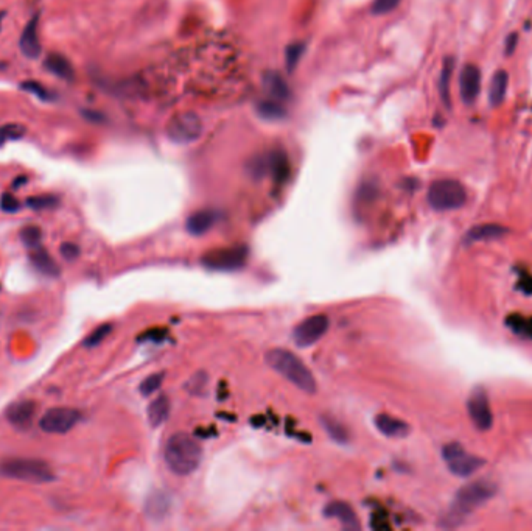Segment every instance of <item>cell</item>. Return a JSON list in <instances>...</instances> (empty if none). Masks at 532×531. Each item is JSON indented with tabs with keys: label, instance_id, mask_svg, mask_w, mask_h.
<instances>
[{
	"label": "cell",
	"instance_id": "cell-1",
	"mask_svg": "<svg viewBox=\"0 0 532 531\" xmlns=\"http://www.w3.org/2000/svg\"><path fill=\"white\" fill-rule=\"evenodd\" d=\"M265 360L268 365L279 373L282 378H285L288 382H292L294 386H298L307 394H314L318 390L316 380L308 369L304 362L298 355L287 349H271L266 352Z\"/></svg>",
	"mask_w": 532,
	"mask_h": 531
},
{
	"label": "cell",
	"instance_id": "cell-2",
	"mask_svg": "<svg viewBox=\"0 0 532 531\" xmlns=\"http://www.w3.org/2000/svg\"><path fill=\"white\" fill-rule=\"evenodd\" d=\"M164 458L171 472L176 475H189L200 466L202 449L193 436L187 434H175L165 444Z\"/></svg>",
	"mask_w": 532,
	"mask_h": 531
},
{
	"label": "cell",
	"instance_id": "cell-3",
	"mask_svg": "<svg viewBox=\"0 0 532 531\" xmlns=\"http://www.w3.org/2000/svg\"><path fill=\"white\" fill-rule=\"evenodd\" d=\"M495 494H497V486L488 480H476L467 483L456 492L453 503H451L450 517L462 519L487 503Z\"/></svg>",
	"mask_w": 532,
	"mask_h": 531
},
{
	"label": "cell",
	"instance_id": "cell-4",
	"mask_svg": "<svg viewBox=\"0 0 532 531\" xmlns=\"http://www.w3.org/2000/svg\"><path fill=\"white\" fill-rule=\"evenodd\" d=\"M0 475L7 478L28 481V483H48L55 478L50 466L42 460L10 458L0 463Z\"/></svg>",
	"mask_w": 532,
	"mask_h": 531
},
{
	"label": "cell",
	"instance_id": "cell-5",
	"mask_svg": "<svg viewBox=\"0 0 532 531\" xmlns=\"http://www.w3.org/2000/svg\"><path fill=\"white\" fill-rule=\"evenodd\" d=\"M426 198L435 211H455L466 205L467 192L459 181L439 180L431 184Z\"/></svg>",
	"mask_w": 532,
	"mask_h": 531
},
{
	"label": "cell",
	"instance_id": "cell-6",
	"mask_svg": "<svg viewBox=\"0 0 532 531\" xmlns=\"http://www.w3.org/2000/svg\"><path fill=\"white\" fill-rule=\"evenodd\" d=\"M442 458L447 463L448 471L455 474L456 477L462 478L470 477V475L475 474L484 465V460H481L479 456L467 454L466 449L457 442L447 444V446L442 449Z\"/></svg>",
	"mask_w": 532,
	"mask_h": 531
},
{
	"label": "cell",
	"instance_id": "cell-7",
	"mask_svg": "<svg viewBox=\"0 0 532 531\" xmlns=\"http://www.w3.org/2000/svg\"><path fill=\"white\" fill-rule=\"evenodd\" d=\"M247 259V250L245 246H231V248H220L209 251L202 257V263L210 270L232 271L245 265Z\"/></svg>",
	"mask_w": 532,
	"mask_h": 531
},
{
	"label": "cell",
	"instance_id": "cell-8",
	"mask_svg": "<svg viewBox=\"0 0 532 531\" xmlns=\"http://www.w3.org/2000/svg\"><path fill=\"white\" fill-rule=\"evenodd\" d=\"M327 330H329V318L325 315H313V317L305 318L294 327V343L301 348H308V346L318 343L325 335Z\"/></svg>",
	"mask_w": 532,
	"mask_h": 531
},
{
	"label": "cell",
	"instance_id": "cell-9",
	"mask_svg": "<svg viewBox=\"0 0 532 531\" xmlns=\"http://www.w3.org/2000/svg\"><path fill=\"white\" fill-rule=\"evenodd\" d=\"M467 411L476 429L481 431L491 430L493 424V415L484 388H475V390L470 393L467 400Z\"/></svg>",
	"mask_w": 532,
	"mask_h": 531
},
{
	"label": "cell",
	"instance_id": "cell-10",
	"mask_svg": "<svg viewBox=\"0 0 532 531\" xmlns=\"http://www.w3.org/2000/svg\"><path fill=\"white\" fill-rule=\"evenodd\" d=\"M79 419H82L79 411L73 409H66V407H59V409L48 410L46 415L41 418L39 427L47 431V434L63 435L75 427Z\"/></svg>",
	"mask_w": 532,
	"mask_h": 531
},
{
	"label": "cell",
	"instance_id": "cell-11",
	"mask_svg": "<svg viewBox=\"0 0 532 531\" xmlns=\"http://www.w3.org/2000/svg\"><path fill=\"white\" fill-rule=\"evenodd\" d=\"M256 169L260 173L269 171L277 183H282L289 176V160L285 153L281 150H274L269 154H266L262 160H258L256 164Z\"/></svg>",
	"mask_w": 532,
	"mask_h": 531
},
{
	"label": "cell",
	"instance_id": "cell-12",
	"mask_svg": "<svg viewBox=\"0 0 532 531\" xmlns=\"http://www.w3.org/2000/svg\"><path fill=\"white\" fill-rule=\"evenodd\" d=\"M169 134L175 140L189 142L201 134V122L193 114H181L171 120Z\"/></svg>",
	"mask_w": 532,
	"mask_h": 531
},
{
	"label": "cell",
	"instance_id": "cell-13",
	"mask_svg": "<svg viewBox=\"0 0 532 531\" xmlns=\"http://www.w3.org/2000/svg\"><path fill=\"white\" fill-rule=\"evenodd\" d=\"M461 98L466 104L475 103L481 91V71L475 64H466L459 77Z\"/></svg>",
	"mask_w": 532,
	"mask_h": 531
},
{
	"label": "cell",
	"instance_id": "cell-14",
	"mask_svg": "<svg viewBox=\"0 0 532 531\" xmlns=\"http://www.w3.org/2000/svg\"><path fill=\"white\" fill-rule=\"evenodd\" d=\"M35 413L36 402H33V400H19V402H15L8 407L7 411H5V416L16 429L26 430L33 424Z\"/></svg>",
	"mask_w": 532,
	"mask_h": 531
},
{
	"label": "cell",
	"instance_id": "cell-15",
	"mask_svg": "<svg viewBox=\"0 0 532 531\" xmlns=\"http://www.w3.org/2000/svg\"><path fill=\"white\" fill-rule=\"evenodd\" d=\"M19 46H21L22 55H26L27 58L39 57L42 47L39 39V16L38 15L33 16L32 19L28 21L26 28H23Z\"/></svg>",
	"mask_w": 532,
	"mask_h": 531
},
{
	"label": "cell",
	"instance_id": "cell-16",
	"mask_svg": "<svg viewBox=\"0 0 532 531\" xmlns=\"http://www.w3.org/2000/svg\"><path fill=\"white\" fill-rule=\"evenodd\" d=\"M44 67L48 72L53 73L55 77L66 80V82H70V80H73V77H75V71H73L70 61L67 59L64 55L57 52H52L47 55L44 61Z\"/></svg>",
	"mask_w": 532,
	"mask_h": 531
},
{
	"label": "cell",
	"instance_id": "cell-17",
	"mask_svg": "<svg viewBox=\"0 0 532 531\" xmlns=\"http://www.w3.org/2000/svg\"><path fill=\"white\" fill-rule=\"evenodd\" d=\"M216 223V212L210 211V209H202L191 214L187 218L185 227L191 234V236H202L209 230H212V226Z\"/></svg>",
	"mask_w": 532,
	"mask_h": 531
},
{
	"label": "cell",
	"instance_id": "cell-18",
	"mask_svg": "<svg viewBox=\"0 0 532 531\" xmlns=\"http://www.w3.org/2000/svg\"><path fill=\"white\" fill-rule=\"evenodd\" d=\"M509 234V230L501 225H478L472 227L467 232L466 240L467 242H491V240H498Z\"/></svg>",
	"mask_w": 532,
	"mask_h": 531
},
{
	"label": "cell",
	"instance_id": "cell-19",
	"mask_svg": "<svg viewBox=\"0 0 532 531\" xmlns=\"http://www.w3.org/2000/svg\"><path fill=\"white\" fill-rule=\"evenodd\" d=\"M324 512H325L327 517L338 519V521L343 523V527H345V528H350V530L360 528V523H358L355 511L352 510L348 503L332 502L330 505H327V508Z\"/></svg>",
	"mask_w": 532,
	"mask_h": 531
},
{
	"label": "cell",
	"instance_id": "cell-20",
	"mask_svg": "<svg viewBox=\"0 0 532 531\" xmlns=\"http://www.w3.org/2000/svg\"><path fill=\"white\" fill-rule=\"evenodd\" d=\"M375 425L388 438H403L410 434V425L400 421V419L389 416V415H379L375 418Z\"/></svg>",
	"mask_w": 532,
	"mask_h": 531
},
{
	"label": "cell",
	"instance_id": "cell-21",
	"mask_svg": "<svg viewBox=\"0 0 532 531\" xmlns=\"http://www.w3.org/2000/svg\"><path fill=\"white\" fill-rule=\"evenodd\" d=\"M30 261H32L33 267L39 271V273L46 274V276H59L61 270L58 262L55 261L52 254L44 248H35L32 254H30Z\"/></svg>",
	"mask_w": 532,
	"mask_h": 531
},
{
	"label": "cell",
	"instance_id": "cell-22",
	"mask_svg": "<svg viewBox=\"0 0 532 531\" xmlns=\"http://www.w3.org/2000/svg\"><path fill=\"white\" fill-rule=\"evenodd\" d=\"M170 415V399L167 396H159L148 407V422L151 427H160Z\"/></svg>",
	"mask_w": 532,
	"mask_h": 531
},
{
	"label": "cell",
	"instance_id": "cell-23",
	"mask_svg": "<svg viewBox=\"0 0 532 531\" xmlns=\"http://www.w3.org/2000/svg\"><path fill=\"white\" fill-rule=\"evenodd\" d=\"M507 83H509V75L506 71H497L493 73L491 86H488V100L492 106H500L504 102Z\"/></svg>",
	"mask_w": 532,
	"mask_h": 531
},
{
	"label": "cell",
	"instance_id": "cell-24",
	"mask_svg": "<svg viewBox=\"0 0 532 531\" xmlns=\"http://www.w3.org/2000/svg\"><path fill=\"white\" fill-rule=\"evenodd\" d=\"M265 84H266V89H268L269 94L276 98V102H283L289 97V89H288L287 83L283 82L279 75H276V73L266 75Z\"/></svg>",
	"mask_w": 532,
	"mask_h": 531
},
{
	"label": "cell",
	"instance_id": "cell-25",
	"mask_svg": "<svg viewBox=\"0 0 532 531\" xmlns=\"http://www.w3.org/2000/svg\"><path fill=\"white\" fill-rule=\"evenodd\" d=\"M453 66H455L453 58H447L444 61L441 82H439V88H441V97L444 100V104L448 108H450V78H451V73H453Z\"/></svg>",
	"mask_w": 532,
	"mask_h": 531
},
{
	"label": "cell",
	"instance_id": "cell-26",
	"mask_svg": "<svg viewBox=\"0 0 532 531\" xmlns=\"http://www.w3.org/2000/svg\"><path fill=\"white\" fill-rule=\"evenodd\" d=\"M27 133L26 125L21 123H8V125L0 127V145L7 144V142L19 140Z\"/></svg>",
	"mask_w": 532,
	"mask_h": 531
},
{
	"label": "cell",
	"instance_id": "cell-27",
	"mask_svg": "<svg viewBox=\"0 0 532 531\" xmlns=\"http://www.w3.org/2000/svg\"><path fill=\"white\" fill-rule=\"evenodd\" d=\"M59 205V198L55 195H38L30 196L27 200V206L33 211H47V209H55Z\"/></svg>",
	"mask_w": 532,
	"mask_h": 531
},
{
	"label": "cell",
	"instance_id": "cell-28",
	"mask_svg": "<svg viewBox=\"0 0 532 531\" xmlns=\"http://www.w3.org/2000/svg\"><path fill=\"white\" fill-rule=\"evenodd\" d=\"M21 239L22 242L26 246H28V248H39L41 246V242H42V231L39 226H35V225H30V226H26L23 230L21 231Z\"/></svg>",
	"mask_w": 532,
	"mask_h": 531
},
{
	"label": "cell",
	"instance_id": "cell-29",
	"mask_svg": "<svg viewBox=\"0 0 532 531\" xmlns=\"http://www.w3.org/2000/svg\"><path fill=\"white\" fill-rule=\"evenodd\" d=\"M164 378H165L164 373H158V374L150 375V378H146L144 382H142L140 393L144 394V396H151V394L154 391H158L160 385H162Z\"/></svg>",
	"mask_w": 532,
	"mask_h": 531
},
{
	"label": "cell",
	"instance_id": "cell-30",
	"mask_svg": "<svg viewBox=\"0 0 532 531\" xmlns=\"http://www.w3.org/2000/svg\"><path fill=\"white\" fill-rule=\"evenodd\" d=\"M21 88H22V91L30 92V94L36 95V97L39 98V100H44V102L46 100H48V102L52 100L50 91H48L46 86H42L39 82H23L21 84Z\"/></svg>",
	"mask_w": 532,
	"mask_h": 531
},
{
	"label": "cell",
	"instance_id": "cell-31",
	"mask_svg": "<svg viewBox=\"0 0 532 531\" xmlns=\"http://www.w3.org/2000/svg\"><path fill=\"white\" fill-rule=\"evenodd\" d=\"M111 330H113V324H102L100 327H97V329L84 339V346H88V348H95V346L100 344L103 339L109 335Z\"/></svg>",
	"mask_w": 532,
	"mask_h": 531
},
{
	"label": "cell",
	"instance_id": "cell-32",
	"mask_svg": "<svg viewBox=\"0 0 532 531\" xmlns=\"http://www.w3.org/2000/svg\"><path fill=\"white\" fill-rule=\"evenodd\" d=\"M323 424H324V427L327 430V434H330V436L333 438V440H336L339 442L348 441V431H345V429L343 427V425L336 424L335 421H333V419H329V418L323 419Z\"/></svg>",
	"mask_w": 532,
	"mask_h": 531
},
{
	"label": "cell",
	"instance_id": "cell-33",
	"mask_svg": "<svg viewBox=\"0 0 532 531\" xmlns=\"http://www.w3.org/2000/svg\"><path fill=\"white\" fill-rule=\"evenodd\" d=\"M258 111L266 119H279V117L283 115V109L281 108L279 102H265L260 104Z\"/></svg>",
	"mask_w": 532,
	"mask_h": 531
},
{
	"label": "cell",
	"instance_id": "cell-34",
	"mask_svg": "<svg viewBox=\"0 0 532 531\" xmlns=\"http://www.w3.org/2000/svg\"><path fill=\"white\" fill-rule=\"evenodd\" d=\"M206 386H207V374L204 373H196L193 378H191L189 380V391L191 394H202L204 391H206Z\"/></svg>",
	"mask_w": 532,
	"mask_h": 531
},
{
	"label": "cell",
	"instance_id": "cell-35",
	"mask_svg": "<svg viewBox=\"0 0 532 531\" xmlns=\"http://www.w3.org/2000/svg\"><path fill=\"white\" fill-rule=\"evenodd\" d=\"M401 0H374L372 13L374 15H388L399 7Z\"/></svg>",
	"mask_w": 532,
	"mask_h": 531
},
{
	"label": "cell",
	"instance_id": "cell-36",
	"mask_svg": "<svg viewBox=\"0 0 532 531\" xmlns=\"http://www.w3.org/2000/svg\"><path fill=\"white\" fill-rule=\"evenodd\" d=\"M0 209H2L3 212H8V214H15L21 209V201L16 198L15 195L11 194H3L2 198H0Z\"/></svg>",
	"mask_w": 532,
	"mask_h": 531
},
{
	"label": "cell",
	"instance_id": "cell-37",
	"mask_svg": "<svg viewBox=\"0 0 532 531\" xmlns=\"http://www.w3.org/2000/svg\"><path fill=\"white\" fill-rule=\"evenodd\" d=\"M302 52H304V46L302 44H293L288 47V52H287V66H288V71H293L296 64H298L299 58L302 57Z\"/></svg>",
	"mask_w": 532,
	"mask_h": 531
},
{
	"label": "cell",
	"instance_id": "cell-38",
	"mask_svg": "<svg viewBox=\"0 0 532 531\" xmlns=\"http://www.w3.org/2000/svg\"><path fill=\"white\" fill-rule=\"evenodd\" d=\"M59 252L61 256H63L66 261H75V259L79 256V248L78 245L75 243H70V242H66L59 246Z\"/></svg>",
	"mask_w": 532,
	"mask_h": 531
},
{
	"label": "cell",
	"instance_id": "cell-39",
	"mask_svg": "<svg viewBox=\"0 0 532 531\" xmlns=\"http://www.w3.org/2000/svg\"><path fill=\"white\" fill-rule=\"evenodd\" d=\"M148 511H150V514L153 516V517H156V516H159V510H162L164 512H165V506H167V500H165V497H162V496H153L151 497V502H148Z\"/></svg>",
	"mask_w": 532,
	"mask_h": 531
},
{
	"label": "cell",
	"instance_id": "cell-40",
	"mask_svg": "<svg viewBox=\"0 0 532 531\" xmlns=\"http://www.w3.org/2000/svg\"><path fill=\"white\" fill-rule=\"evenodd\" d=\"M518 42V35L512 33L511 36H507L506 39V55H511L513 50H515V46Z\"/></svg>",
	"mask_w": 532,
	"mask_h": 531
},
{
	"label": "cell",
	"instance_id": "cell-41",
	"mask_svg": "<svg viewBox=\"0 0 532 531\" xmlns=\"http://www.w3.org/2000/svg\"><path fill=\"white\" fill-rule=\"evenodd\" d=\"M26 183H27V176H23V175L17 176L16 180H15V183H13V189H19V187L23 186V184H26Z\"/></svg>",
	"mask_w": 532,
	"mask_h": 531
},
{
	"label": "cell",
	"instance_id": "cell-42",
	"mask_svg": "<svg viewBox=\"0 0 532 531\" xmlns=\"http://www.w3.org/2000/svg\"><path fill=\"white\" fill-rule=\"evenodd\" d=\"M3 19H5V11H0V30H2Z\"/></svg>",
	"mask_w": 532,
	"mask_h": 531
},
{
	"label": "cell",
	"instance_id": "cell-43",
	"mask_svg": "<svg viewBox=\"0 0 532 531\" xmlns=\"http://www.w3.org/2000/svg\"><path fill=\"white\" fill-rule=\"evenodd\" d=\"M0 288H2V287H0Z\"/></svg>",
	"mask_w": 532,
	"mask_h": 531
}]
</instances>
